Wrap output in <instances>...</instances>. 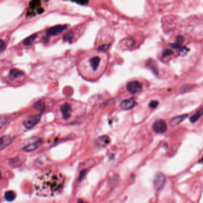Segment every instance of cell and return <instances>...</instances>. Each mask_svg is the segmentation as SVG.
<instances>
[{"label":"cell","instance_id":"cell-1","mask_svg":"<svg viewBox=\"0 0 203 203\" xmlns=\"http://www.w3.org/2000/svg\"><path fill=\"white\" fill-rule=\"evenodd\" d=\"M64 185L65 178L61 173L49 171L36 179L34 187L38 195L51 197L60 192Z\"/></svg>","mask_w":203,"mask_h":203},{"label":"cell","instance_id":"cell-23","mask_svg":"<svg viewBox=\"0 0 203 203\" xmlns=\"http://www.w3.org/2000/svg\"><path fill=\"white\" fill-rule=\"evenodd\" d=\"M188 51V49L185 47H181L179 49V54L181 56H184L185 54H187Z\"/></svg>","mask_w":203,"mask_h":203},{"label":"cell","instance_id":"cell-26","mask_svg":"<svg viewBox=\"0 0 203 203\" xmlns=\"http://www.w3.org/2000/svg\"><path fill=\"white\" fill-rule=\"evenodd\" d=\"M159 105V102L157 101H153L149 104V107L152 109H154Z\"/></svg>","mask_w":203,"mask_h":203},{"label":"cell","instance_id":"cell-12","mask_svg":"<svg viewBox=\"0 0 203 203\" xmlns=\"http://www.w3.org/2000/svg\"><path fill=\"white\" fill-rule=\"evenodd\" d=\"M42 142V141L41 139H38L37 141H35L34 142L29 144L28 145L24 146L23 150L26 152H32V151L36 150L39 146H40Z\"/></svg>","mask_w":203,"mask_h":203},{"label":"cell","instance_id":"cell-7","mask_svg":"<svg viewBox=\"0 0 203 203\" xmlns=\"http://www.w3.org/2000/svg\"><path fill=\"white\" fill-rule=\"evenodd\" d=\"M137 105V103L135 102L133 98H130L129 99L123 100L121 103V108L124 110H129L133 108L135 106Z\"/></svg>","mask_w":203,"mask_h":203},{"label":"cell","instance_id":"cell-25","mask_svg":"<svg viewBox=\"0 0 203 203\" xmlns=\"http://www.w3.org/2000/svg\"><path fill=\"white\" fill-rule=\"evenodd\" d=\"M6 46L7 45H6V42L2 40H1V41H0V51L1 53L6 49Z\"/></svg>","mask_w":203,"mask_h":203},{"label":"cell","instance_id":"cell-21","mask_svg":"<svg viewBox=\"0 0 203 203\" xmlns=\"http://www.w3.org/2000/svg\"><path fill=\"white\" fill-rule=\"evenodd\" d=\"M34 107L41 112H43L45 108V104L42 100H39L35 103L34 104Z\"/></svg>","mask_w":203,"mask_h":203},{"label":"cell","instance_id":"cell-3","mask_svg":"<svg viewBox=\"0 0 203 203\" xmlns=\"http://www.w3.org/2000/svg\"><path fill=\"white\" fill-rule=\"evenodd\" d=\"M41 120V115L35 114L32 115L24 119L23 125L26 129H31L36 126Z\"/></svg>","mask_w":203,"mask_h":203},{"label":"cell","instance_id":"cell-29","mask_svg":"<svg viewBox=\"0 0 203 203\" xmlns=\"http://www.w3.org/2000/svg\"><path fill=\"white\" fill-rule=\"evenodd\" d=\"M78 203H85V202H84L82 200H78Z\"/></svg>","mask_w":203,"mask_h":203},{"label":"cell","instance_id":"cell-4","mask_svg":"<svg viewBox=\"0 0 203 203\" xmlns=\"http://www.w3.org/2000/svg\"><path fill=\"white\" fill-rule=\"evenodd\" d=\"M153 129L157 133H164L167 129V124L162 119H157L153 125Z\"/></svg>","mask_w":203,"mask_h":203},{"label":"cell","instance_id":"cell-9","mask_svg":"<svg viewBox=\"0 0 203 203\" xmlns=\"http://www.w3.org/2000/svg\"><path fill=\"white\" fill-rule=\"evenodd\" d=\"M60 111L64 119H68L71 116L72 107L68 103H64L60 107Z\"/></svg>","mask_w":203,"mask_h":203},{"label":"cell","instance_id":"cell-22","mask_svg":"<svg viewBox=\"0 0 203 203\" xmlns=\"http://www.w3.org/2000/svg\"><path fill=\"white\" fill-rule=\"evenodd\" d=\"M173 54V51L171 50V49H164L163 52L162 56L163 57H166L167 56H171Z\"/></svg>","mask_w":203,"mask_h":203},{"label":"cell","instance_id":"cell-28","mask_svg":"<svg viewBox=\"0 0 203 203\" xmlns=\"http://www.w3.org/2000/svg\"><path fill=\"white\" fill-rule=\"evenodd\" d=\"M77 4H79L81 5H87L89 1H80V2H76Z\"/></svg>","mask_w":203,"mask_h":203},{"label":"cell","instance_id":"cell-5","mask_svg":"<svg viewBox=\"0 0 203 203\" xmlns=\"http://www.w3.org/2000/svg\"><path fill=\"white\" fill-rule=\"evenodd\" d=\"M67 26L66 24H64V25L58 24V25H56L54 26H53V27L48 29L46 31V34L49 36H56L58 34H60L63 31H65L67 29Z\"/></svg>","mask_w":203,"mask_h":203},{"label":"cell","instance_id":"cell-8","mask_svg":"<svg viewBox=\"0 0 203 203\" xmlns=\"http://www.w3.org/2000/svg\"><path fill=\"white\" fill-rule=\"evenodd\" d=\"M41 1H32L29 2V8L27 10V16H33L35 15L34 10L35 9L37 10V12L38 13L39 10L40 9V6H41Z\"/></svg>","mask_w":203,"mask_h":203},{"label":"cell","instance_id":"cell-18","mask_svg":"<svg viewBox=\"0 0 203 203\" xmlns=\"http://www.w3.org/2000/svg\"><path fill=\"white\" fill-rule=\"evenodd\" d=\"M36 38H37V35L33 34L32 35L29 36V37L26 38L23 42V44L25 46H29L32 44L33 42L36 39Z\"/></svg>","mask_w":203,"mask_h":203},{"label":"cell","instance_id":"cell-6","mask_svg":"<svg viewBox=\"0 0 203 203\" xmlns=\"http://www.w3.org/2000/svg\"><path fill=\"white\" fill-rule=\"evenodd\" d=\"M127 90L130 94H137L141 91L142 90V85L137 81L129 82L126 86Z\"/></svg>","mask_w":203,"mask_h":203},{"label":"cell","instance_id":"cell-20","mask_svg":"<svg viewBox=\"0 0 203 203\" xmlns=\"http://www.w3.org/2000/svg\"><path fill=\"white\" fill-rule=\"evenodd\" d=\"M4 198L7 201L11 202V201H14L15 199L16 198V195L13 191H9L6 192L5 195H4Z\"/></svg>","mask_w":203,"mask_h":203},{"label":"cell","instance_id":"cell-17","mask_svg":"<svg viewBox=\"0 0 203 203\" xmlns=\"http://www.w3.org/2000/svg\"><path fill=\"white\" fill-rule=\"evenodd\" d=\"M203 115V108H201L200 110H198L196 113H195L193 116H192L189 120L190 122L192 123H195L197 122L200 118H201V117Z\"/></svg>","mask_w":203,"mask_h":203},{"label":"cell","instance_id":"cell-16","mask_svg":"<svg viewBox=\"0 0 203 203\" xmlns=\"http://www.w3.org/2000/svg\"><path fill=\"white\" fill-rule=\"evenodd\" d=\"M146 66L150 67V69L153 71L155 74L157 75L159 74V68L156 61L153 59H149L146 62Z\"/></svg>","mask_w":203,"mask_h":203},{"label":"cell","instance_id":"cell-13","mask_svg":"<svg viewBox=\"0 0 203 203\" xmlns=\"http://www.w3.org/2000/svg\"><path fill=\"white\" fill-rule=\"evenodd\" d=\"M188 117V114H182L180 116L173 117L169 122L170 125L173 127L178 126L180 123H182L184 121H185Z\"/></svg>","mask_w":203,"mask_h":203},{"label":"cell","instance_id":"cell-27","mask_svg":"<svg viewBox=\"0 0 203 203\" xmlns=\"http://www.w3.org/2000/svg\"><path fill=\"white\" fill-rule=\"evenodd\" d=\"M85 173H86V171H82V172L81 173L80 177H79V180H82L83 178L85 177Z\"/></svg>","mask_w":203,"mask_h":203},{"label":"cell","instance_id":"cell-14","mask_svg":"<svg viewBox=\"0 0 203 203\" xmlns=\"http://www.w3.org/2000/svg\"><path fill=\"white\" fill-rule=\"evenodd\" d=\"M15 137H11V136H4L1 138V144H0V147L1 150H2L8 146L14 140Z\"/></svg>","mask_w":203,"mask_h":203},{"label":"cell","instance_id":"cell-15","mask_svg":"<svg viewBox=\"0 0 203 203\" xmlns=\"http://www.w3.org/2000/svg\"><path fill=\"white\" fill-rule=\"evenodd\" d=\"M110 142V139L108 137L104 135L98 138L96 141V144L99 147H104L106 146Z\"/></svg>","mask_w":203,"mask_h":203},{"label":"cell","instance_id":"cell-11","mask_svg":"<svg viewBox=\"0 0 203 203\" xmlns=\"http://www.w3.org/2000/svg\"><path fill=\"white\" fill-rule=\"evenodd\" d=\"M23 74L24 73L22 71L17 69H12L9 71L8 78L10 81H15L20 77L23 76Z\"/></svg>","mask_w":203,"mask_h":203},{"label":"cell","instance_id":"cell-2","mask_svg":"<svg viewBox=\"0 0 203 203\" xmlns=\"http://www.w3.org/2000/svg\"><path fill=\"white\" fill-rule=\"evenodd\" d=\"M166 183V176L162 173H157L155 175L153 180V186L155 189L157 191L162 190Z\"/></svg>","mask_w":203,"mask_h":203},{"label":"cell","instance_id":"cell-19","mask_svg":"<svg viewBox=\"0 0 203 203\" xmlns=\"http://www.w3.org/2000/svg\"><path fill=\"white\" fill-rule=\"evenodd\" d=\"M73 37H74V33L72 31H69L63 35V40L65 42L71 43Z\"/></svg>","mask_w":203,"mask_h":203},{"label":"cell","instance_id":"cell-24","mask_svg":"<svg viewBox=\"0 0 203 203\" xmlns=\"http://www.w3.org/2000/svg\"><path fill=\"white\" fill-rule=\"evenodd\" d=\"M111 44H104L103 45H102L101 47H99V49H98V50L101 51H105L106 50H107L108 48L110 47Z\"/></svg>","mask_w":203,"mask_h":203},{"label":"cell","instance_id":"cell-10","mask_svg":"<svg viewBox=\"0 0 203 203\" xmlns=\"http://www.w3.org/2000/svg\"><path fill=\"white\" fill-rule=\"evenodd\" d=\"M89 64H90V67L91 69L95 72L98 69L99 67L100 62H101V58L99 56H94V57H91L89 61Z\"/></svg>","mask_w":203,"mask_h":203}]
</instances>
